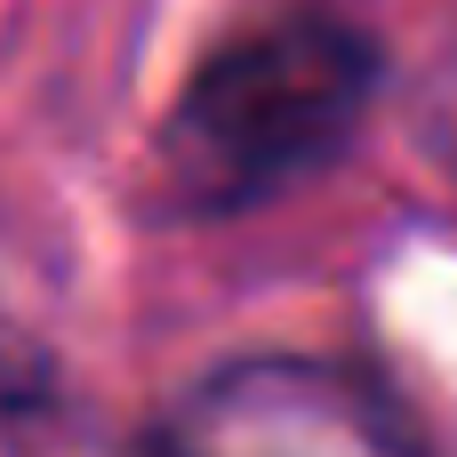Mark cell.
I'll use <instances>...</instances> for the list:
<instances>
[{
  "instance_id": "obj_1",
  "label": "cell",
  "mask_w": 457,
  "mask_h": 457,
  "mask_svg": "<svg viewBox=\"0 0 457 457\" xmlns=\"http://www.w3.org/2000/svg\"><path fill=\"white\" fill-rule=\"evenodd\" d=\"M378 80L386 56L345 8L297 0L233 24L161 120V193L177 209L233 217L305 185L353 145V129L378 104Z\"/></svg>"
},
{
  "instance_id": "obj_3",
  "label": "cell",
  "mask_w": 457,
  "mask_h": 457,
  "mask_svg": "<svg viewBox=\"0 0 457 457\" xmlns=\"http://www.w3.org/2000/svg\"><path fill=\"white\" fill-rule=\"evenodd\" d=\"M442 137H450V161H457V80H450V96H442Z\"/></svg>"
},
{
  "instance_id": "obj_2",
  "label": "cell",
  "mask_w": 457,
  "mask_h": 457,
  "mask_svg": "<svg viewBox=\"0 0 457 457\" xmlns=\"http://www.w3.org/2000/svg\"><path fill=\"white\" fill-rule=\"evenodd\" d=\"M153 457H418V442L361 378L305 353H241L161 410Z\"/></svg>"
}]
</instances>
